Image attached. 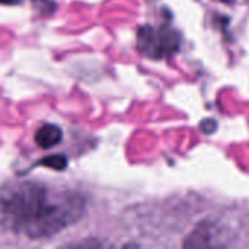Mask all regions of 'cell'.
<instances>
[{
  "label": "cell",
  "instance_id": "6",
  "mask_svg": "<svg viewBox=\"0 0 249 249\" xmlns=\"http://www.w3.org/2000/svg\"><path fill=\"white\" fill-rule=\"evenodd\" d=\"M22 0H0V4H19Z\"/></svg>",
  "mask_w": 249,
  "mask_h": 249
},
{
  "label": "cell",
  "instance_id": "4",
  "mask_svg": "<svg viewBox=\"0 0 249 249\" xmlns=\"http://www.w3.org/2000/svg\"><path fill=\"white\" fill-rule=\"evenodd\" d=\"M39 163L44 165V166H47V168L55 169V171H63L67 166V159L63 155H51V156L42 159Z\"/></svg>",
  "mask_w": 249,
  "mask_h": 249
},
{
  "label": "cell",
  "instance_id": "1",
  "mask_svg": "<svg viewBox=\"0 0 249 249\" xmlns=\"http://www.w3.org/2000/svg\"><path fill=\"white\" fill-rule=\"evenodd\" d=\"M86 200L76 193L51 194L47 185L22 182L0 193V228L31 239L51 238L82 219Z\"/></svg>",
  "mask_w": 249,
  "mask_h": 249
},
{
  "label": "cell",
  "instance_id": "2",
  "mask_svg": "<svg viewBox=\"0 0 249 249\" xmlns=\"http://www.w3.org/2000/svg\"><path fill=\"white\" fill-rule=\"evenodd\" d=\"M137 48L149 58H163L179 50V35L169 26L153 28L144 25L137 34Z\"/></svg>",
  "mask_w": 249,
  "mask_h": 249
},
{
  "label": "cell",
  "instance_id": "7",
  "mask_svg": "<svg viewBox=\"0 0 249 249\" xmlns=\"http://www.w3.org/2000/svg\"><path fill=\"white\" fill-rule=\"evenodd\" d=\"M220 1H225V3H231L232 0H220Z\"/></svg>",
  "mask_w": 249,
  "mask_h": 249
},
{
  "label": "cell",
  "instance_id": "5",
  "mask_svg": "<svg viewBox=\"0 0 249 249\" xmlns=\"http://www.w3.org/2000/svg\"><path fill=\"white\" fill-rule=\"evenodd\" d=\"M216 127H217V123H216V120H212V118L204 120V121L201 123V130L206 131V134L213 133V131L216 130Z\"/></svg>",
  "mask_w": 249,
  "mask_h": 249
},
{
  "label": "cell",
  "instance_id": "3",
  "mask_svg": "<svg viewBox=\"0 0 249 249\" xmlns=\"http://www.w3.org/2000/svg\"><path fill=\"white\" fill-rule=\"evenodd\" d=\"M63 139V131L60 127L54 124H44L36 130L35 134V143L41 149H51L55 144H58Z\"/></svg>",
  "mask_w": 249,
  "mask_h": 249
}]
</instances>
